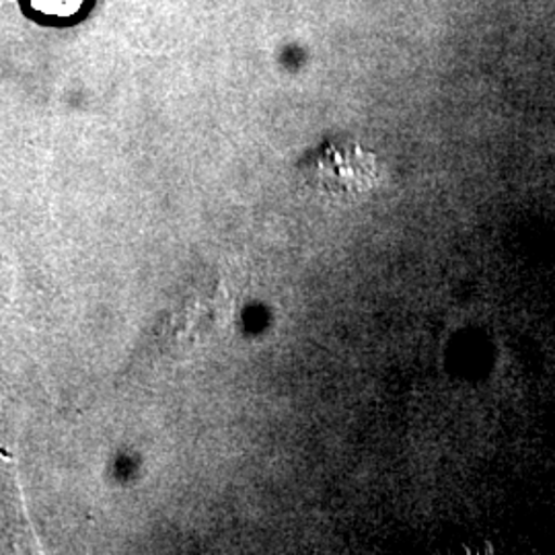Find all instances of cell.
Listing matches in <instances>:
<instances>
[{"mask_svg":"<svg viewBox=\"0 0 555 555\" xmlns=\"http://www.w3.org/2000/svg\"><path fill=\"white\" fill-rule=\"evenodd\" d=\"M302 176L323 194L360 196L380 183V165L357 142L334 140L302 163Z\"/></svg>","mask_w":555,"mask_h":555,"instance_id":"1","label":"cell"},{"mask_svg":"<svg viewBox=\"0 0 555 555\" xmlns=\"http://www.w3.org/2000/svg\"><path fill=\"white\" fill-rule=\"evenodd\" d=\"M2 256H0V305H2V300L7 302L9 300V278H7V274L9 272H4L2 270Z\"/></svg>","mask_w":555,"mask_h":555,"instance_id":"2","label":"cell"}]
</instances>
